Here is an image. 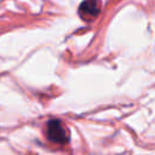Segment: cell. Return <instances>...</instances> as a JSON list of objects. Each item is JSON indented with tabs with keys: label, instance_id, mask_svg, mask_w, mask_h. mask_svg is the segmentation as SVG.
Instances as JSON below:
<instances>
[{
	"label": "cell",
	"instance_id": "obj_1",
	"mask_svg": "<svg viewBox=\"0 0 155 155\" xmlns=\"http://www.w3.org/2000/svg\"><path fill=\"white\" fill-rule=\"evenodd\" d=\"M46 136L51 142L56 144H65L69 139L65 126L58 119H52L46 124Z\"/></svg>",
	"mask_w": 155,
	"mask_h": 155
},
{
	"label": "cell",
	"instance_id": "obj_2",
	"mask_svg": "<svg viewBox=\"0 0 155 155\" xmlns=\"http://www.w3.org/2000/svg\"><path fill=\"white\" fill-rule=\"evenodd\" d=\"M101 10L99 0H84L79 7V13L81 17L88 19L96 17Z\"/></svg>",
	"mask_w": 155,
	"mask_h": 155
}]
</instances>
